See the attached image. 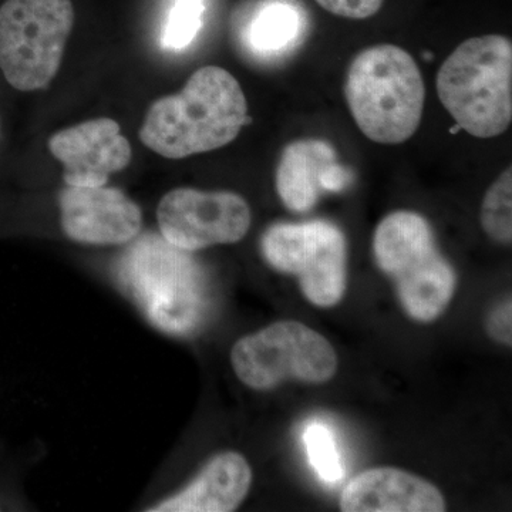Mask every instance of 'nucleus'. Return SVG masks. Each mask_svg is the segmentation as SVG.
Here are the masks:
<instances>
[{
  "label": "nucleus",
  "mask_w": 512,
  "mask_h": 512,
  "mask_svg": "<svg viewBox=\"0 0 512 512\" xmlns=\"http://www.w3.org/2000/svg\"><path fill=\"white\" fill-rule=\"evenodd\" d=\"M247 120V99L238 80L222 67L205 66L181 92L151 104L140 140L154 153L180 160L227 146Z\"/></svg>",
  "instance_id": "nucleus-1"
},
{
  "label": "nucleus",
  "mask_w": 512,
  "mask_h": 512,
  "mask_svg": "<svg viewBox=\"0 0 512 512\" xmlns=\"http://www.w3.org/2000/svg\"><path fill=\"white\" fill-rule=\"evenodd\" d=\"M59 204L64 234L82 244H127L137 237L143 224L138 205L117 188L106 185H67Z\"/></svg>",
  "instance_id": "nucleus-10"
},
{
  "label": "nucleus",
  "mask_w": 512,
  "mask_h": 512,
  "mask_svg": "<svg viewBox=\"0 0 512 512\" xmlns=\"http://www.w3.org/2000/svg\"><path fill=\"white\" fill-rule=\"evenodd\" d=\"M512 303L511 299H507L498 305L491 312L490 318L487 320V330L494 339L504 345H512Z\"/></svg>",
  "instance_id": "nucleus-20"
},
{
  "label": "nucleus",
  "mask_w": 512,
  "mask_h": 512,
  "mask_svg": "<svg viewBox=\"0 0 512 512\" xmlns=\"http://www.w3.org/2000/svg\"><path fill=\"white\" fill-rule=\"evenodd\" d=\"M205 8V0H173L161 32L165 50L180 52L191 45L202 28Z\"/></svg>",
  "instance_id": "nucleus-18"
},
{
  "label": "nucleus",
  "mask_w": 512,
  "mask_h": 512,
  "mask_svg": "<svg viewBox=\"0 0 512 512\" xmlns=\"http://www.w3.org/2000/svg\"><path fill=\"white\" fill-rule=\"evenodd\" d=\"M444 109L461 130L493 138L512 121V45L500 35L471 37L441 64L436 79Z\"/></svg>",
  "instance_id": "nucleus-3"
},
{
  "label": "nucleus",
  "mask_w": 512,
  "mask_h": 512,
  "mask_svg": "<svg viewBox=\"0 0 512 512\" xmlns=\"http://www.w3.org/2000/svg\"><path fill=\"white\" fill-rule=\"evenodd\" d=\"M373 254L380 271L396 284L407 315L423 323L443 315L456 291V274L426 218L412 211L387 215L377 225Z\"/></svg>",
  "instance_id": "nucleus-4"
},
{
  "label": "nucleus",
  "mask_w": 512,
  "mask_h": 512,
  "mask_svg": "<svg viewBox=\"0 0 512 512\" xmlns=\"http://www.w3.org/2000/svg\"><path fill=\"white\" fill-rule=\"evenodd\" d=\"M348 168L335 150L322 140H298L282 151L276 168V192L286 208L308 212L323 192H339L350 184Z\"/></svg>",
  "instance_id": "nucleus-12"
},
{
  "label": "nucleus",
  "mask_w": 512,
  "mask_h": 512,
  "mask_svg": "<svg viewBox=\"0 0 512 512\" xmlns=\"http://www.w3.org/2000/svg\"><path fill=\"white\" fill-rule=\"evenodd\" d=\"M345 96L356 126L369 140L396 146L419 128L426 86L416 60L402 47H367L350 63Z\"/></svg>",
  "instance_id": "nucleus-2"
},
{
  "label": "nucleus",
  "mask_w": 512,
  "mask_h": 512,
  "mask_svg": "<svg viewBox=\"0 0 512 512\" xmlns=\"http://www.w3.org/2000/svg\"><path fill=\"white\" fill-rule=\"evenodd\" d=\"M303 444L315 473L323 483L338 484L345 477L335 434L326 424L313 421L303 431Z\"/></svg>",
  "instance_id": "nucleus-17"
},
{
  "label": "nucleus",
  "mask_w": 512,
  "mask_h": 512,
  "mask_svg": "<svg viewBox=\"0 0 512 512\" xmlns=\"http://www.w3.org/2000/svg\"><path fill=\"white\" fill-rule=\"evenodd\" d=\"M316 3L332 15L355 20L372 18L383 6V0H316Z\"/></svg>",
  "instance_id": "nucleus-19"
},
{
  "label": "nucleus",
  "mask_w": 512,
  "mask_h": 512,
  "mask_svg": "<svg viewBox=\"0 0 512 512\" xmlns=\"http://www.w3.org/2000/svg\"><path fill=\"white\" fill-rule=\"evenodd\" d=\"M252 470L244 456L227 451L212 458L180 493L161 501L151 512H231L247 498Z\"/></svg>",
  "instance_id": "nucleus-14"
},
{
  "label": "nucleus",
  "mask_w": 512,
  "mask_h": 512,
  "mask_svg": "<svg viewBox=\"0 0 512 512\" xmlns=\"http://www.w3.org/2000/svg\"><path fill=\"white\" fill-rule=\"evenodd\" d=\"M261 248L272 268L298 276L303 295L313 305L330 308L342 301L348 282V244L332 222L272 225Z\"/></svg>",
  "instance_id": "nucleus-8"
},
{
  "label": "nucleus",
  "mask_w": 512,
  "mask_h": 512,
  "mask_svg": "<svg viewBox=\"0 0 512 512\" xmlns=\"http://www.w3.org/2000/svg\"><path fill=\"white\" fill-rule=\"evenodd\" d=\"M339 504L345 512L446 511V500L439 488L392 467L363 471L343 488Z\"/></svg>",
  "instance_id": "nucleus-13"
},
{
  "label": "nucleus",
  "mask_w": 512,
  "mask_h": 512,
  "mask_svg": "<svg viewBox=\"0 0 512 512\" xmlns=\"http://www.w3.org/2000/svg\"><path fill=\"white\" fill-rule=\"evenodd\" d=\"M49 150L63 164L64 183L72 187L106 185L131 160V146L119 123L106 117L53 134Z\"/></svg>",
  "instance_id": "nucleus-11"
},
{
  "label": "nucleus",
  "mask_w": 512,
  "mask_h": 512,
  "mask_svg": "<svg viewBox=\"0 0 512 512\" xmlns=\"http://www.w3.org/2000/svg\"><path fill=\"white\" fill-rule=\"evenodd\" d=\"M74 25L72 0H6L0 6V70L20 92L45 89Z\"/></svg>",
  "instance_id": "nucleus-6"
},
{
  "label": "nucleus",
  "mask_w": 512,
  "mask_h": 512,
  "mask_svg": "<svg viewBox=\"0 0 512 512\" xmlns=\"http://www.w3.org/2000/svg\"><path fill=\"white\" fill-rule=\"evenodd\" d=\"M301 9L289 0H266L252 13L244 30L245 43L261 56L278 55L302 35Z\"/></svg>",
  "instance_id": "nucleus-15"
},
{
  "label": "nucleus",
  "mask_w": 512,
  "mask_h": 512,
  "mask_svg": "<svg viewBox=\"0 0 512 512\" xmlns=\"http://www.w3.org/2000/svg\"><path fill=\"white\" fill-rule=\"evenodd\" d=\"M124 281L161 329L187 335L200 326L208 299L200 266L190 252L147 235L127 252Z\"/></svg>",
  "instance_id": "nucleus-5"
},
{
  "label": "nucleus",
  "mask_w": 512,
  "mask_h": 512,
  "mask_svg": "<svg viewBox=\"0 0 512 512\" xmlns=\"http://www.w3.org/2000/svg\"><path fill=\"white\" fill-rule=\"evenodd\" d=\"M231 365L245 386L262 392L286 380L329 382L338 369V355L316 330L282 320L239 339L231 350Z\"/></svg>",
  "instance_id": "nucleus-7"
},
{
  "label": "nucleus",
  "mask_w": 512,
  "mask_h": 512,
  "mask_svg": "<svg viewBox=\"0 0 512 512\" xmlns=\"http://www.w3.org/2000/svg\"><path fill=\"white\" fill-rule=\"evenodd\" d=\"M481 227L498 244L512 241V170L508 167L485 192Z\"/></svg>",
  "instance_id": "nucleus-16"
},
{
  "label": "nucleus",
  "mask_w": 512,
  "mask_h": 512,
  "mask_svg": "<svg viewBox=\"0 0 512 512\" xmlns=\"http://www.w3.org/2000/svg\"><path fill=\"white\" fill-rule=\"evenodd\" d=\"M157 220L165 241L195 252L241 241L252 215L248 202L235 192L175 188L158 204Z\"/></svg>",
  "instance_id": "nucleus-9"
}]
</instances>
